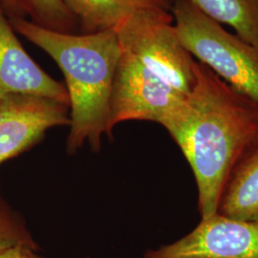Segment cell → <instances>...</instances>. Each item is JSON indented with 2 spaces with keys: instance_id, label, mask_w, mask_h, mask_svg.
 Segmentation results:
<instances>
[{
  "instance_id": "11",
  "label": "cell",
  "mask_w": 258,
  "mask_h": 258,
  "mask_svg": "<svg viewBox=\"0 0 258 258\" xmlns=\"http://www.w3.org/2000/svg\"><path fill=\"white\" fill-rule=\"evenodd\" d=\"M31 21L42 27L76 34L77 21L66 8L62 0H27Z\"/></svg>"
},
{
  "instance_id": "6",
  "label": "cell",
  "mask_w": 258,
  "mask_h": 258,
  "mask_svg": "<svg viewBox=\"0 0 258 258\" xmlns=\"http://www.w3.org/2000/svg\"><path fill=\"white\" fill-rule=\"evenodd\" d=\"M70 124V108L46 97L14 94L0 101V165L37 145L49 129Z\"/></svg>"
},
{
  "instance_id": "8",
  "label": "cell",
  "mask_w": 258,
  "mask_h": 258,
  "mask_svg": "<svg viewBox=\"0 0 258 258\" xmlns=\"http://www.w3.org/2000/svg\"><path fill=\"white\" fill-rule=\"evenodd\" d=\"M217 213L237 220H258V138L249 144L231 168Z\"/></svg>"
},
{
  "instance_id": "10",
  "label": "cell",
  "mask_w": 258,
  "mask_h": 258,
  "mask_svg": "<svg viewBox=\"0 0 258 258\" xmlns=\"http://www.w3.org/2000/svg\"><path fill=\"white\" fill-rule=\"evenodd\" d=\"M209 19L229 25L258 49V0H188Z\"/></svg>"
},
{
  "instance_id": "13",
  "label": "cell",
  "mask_w": 258,
  "mask_h": 258,
  "mask_svg": "<svg viewBox=\"0 0 258 258\" xmlns=\"http://www.w3.org/2000/svg\"><path fill=\"white\" fill-rule=\"evenodd\" d=\"M0 3L9 18H29L30 8L27 0H0Z\"/></svg>"
},
{
  "instance_id": "1",
  "label": "cell",
  "mask_w": 258,
  "mask_h": 258,
  "mask_svg": "<svg viewBox=\"0 0 258 258\" xmlns=\"http://www.w3.org/2000/svg\"><path fill=\"white\" fill-rule=\"evenodd\" d=\"M196 82L161 122L191 167L202 219L217 213L231 168L258 138V102L196 60Z\"/></svg>"
},
{
  "instance_id": "2",
  "label": "cell",
  "mask_w": 258,
  "mask_h": 258,
  "mask_svg": "<svg viewBox=\"0 0 258 258\" xmlns=\"http://www.w3.org/2000/svg\"><path fill=\"white\" fill-rule=\"evenodd\" d=\"M116 33L119 58L111 93V137L122 121L161 124L196 82V60L177 37L170 11L138 13Z\"/></svg>"
},
{
  "instance_id": "12",
  "label": "cell",
  "mask_w": 258,
  "mask_h": 258,
  "mask_svg": "<svg viewBox=\"0 0 258 258\" xmlns=\"http://www.w3.org/2000/svg\"><path fill=\"white\" fill-rule=\"evenodd\" d=\"M18 246L38 249L24 219L0 195V252Z\"/></svg>"
},
{
  "instance_id": "14",
  "label": "cell",
  "mask_w": 258,
  "mask_h": 258,
  "mask_svg": "<svg viewBox=\"0 0 258 258\" xmlns=\"http://www.w3.org/2000/svg\"><path fill=\"white\" fill-rule=\"evenodd\" d=\"M37 249L26 246H18L0 252V258H44L37 254Z\"/></svg>"
},
{
  "instance_id": "9",
  "label": "cell",
  "mask_w": 258,
  "mask_h": 258,
  "mask_svg": "<svg viewBox=\"0 0 258 258\" xmlns=\"http://www.w3.org/2000/svg\"><path fill=\"white\" fill-rule=\"evenodd\" d=\"M77 21L80 34L116 30L134 15L152 10L170 11L171 0H62Z\"/></svg>"
},
{
  "instance_id": "7",
  "label": "cell",
  "mask_w": 258,
  "mask_h": 258,
  "mask_svg": "<svg viewBox=\"0 0 258 258\" xmlns=\"http://www.w3.org/2000/svg\"><path fill=\"white\" fill-rule=\"evenodd\" d=\"M14 94L46 97L69 105L65 85L28 54L0 3V101Z\"/></svg>"
},
{
  "instance_id": "3",
  "label": "cell",
  "mask_w": 258,
  "mask_h": 258,
  "mask_svg": "<svg viewBox=\"0 0 258 258\" xmlns=\"http://www.w3.org/2000/svg\"><path fill=\"white\" fill-rule=\"evenodd\" d=\"M9 19L16 33L50 55L64 76L70 108L68 152L84 144L99 151L103 134L111 137V93L119 58L116 30L73 34L42 27L27 18Z\"/></svg>"
},
{
  "instance_id": "5",
  "label": "cell",
  "mask_w": 258,
  "mask_h": 258,
  "mask_svg": "<svg viewBox=\"0 0 258 258\" xmlns=\"http://www.w3.org/2000/svg\"><path fill=\"white\" fill-rule=\"evenodd\" d=\"M144 258H258V220L215 213L202 219L187 235L148 250Z\"/></svg>"
},
{
  "instance_id": "4",
  "label": "cell",
  "mask_w": 258,
  "mask_h": 258,
  "mask_svg": "<svg viewBox=\"0 0 258 258\" xmlns=\"http://www.w3.org/2000/svg\"><path fill=\"white\" fill-rule=\"evenodd\" d=\"M177 37L199 62L258 102V49L209 19L188 0H171Z\"/></svg>"
}]
</instances>
